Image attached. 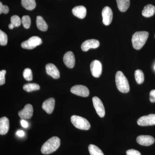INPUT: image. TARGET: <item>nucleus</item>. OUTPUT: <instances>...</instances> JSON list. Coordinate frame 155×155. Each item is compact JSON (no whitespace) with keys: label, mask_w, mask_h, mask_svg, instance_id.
Instances as JSON below:
<instances>
[{"label":"nucleus","mask_w":155,"mask_h":155,"mask_svg":"<svg viewBox=\"0 0 155 155\" xmlns=\"http://www.w3.org/2000/svg\"><path fill=\"white\" fill-rule=\"evenodd\" d=\"M36 22L37 26L40 30L44 31L47 30V24L41 16H38L37 17Z\"/></svg>","instance_id":"obj_21"},{"label":"nucleus","mask_w":155,"mask_h":155,"mask_svg":"<svg viewBox=\"0 0 155 155\" xmlns=\"http://www.w3.org/2000/svg\"><path fill=\"white\" fill-rule=\"evenodd\" d=\"M33 108L30 104H27L24 108L19 111L18 115L22 119H29L33 116Z\"/></svg>","instance_id":"obj_11"},{"label":"nucleus","mask_w":155,"mask_h":155,"mask_svg":"<svg viewBox=\"0 0 155 155\" xmlns=\"http://www.w3.org/2000/svg\"><path fill=\"white\" fill-rule=\"evenodd\" d=\"M116 2L118 9L122 12L127 11L130 6V0H116Z\"/></svg>","instance_id":"obj_20"},{"label":"nucleus","mask_w":155,"mask_h":155,"mask_svg":"<svg viewBox=\"0 0 155 155\" xmlns=\"http://www.w3.org/2000/svg\"><path fill=\"white\" fill-rule=\"evenodd\" d=\"M55 101L54 98L45 100L42 104V108L48 114H51L54 109Z\"/></svg>","instance_id":"obj_15"},{"label":"nucleus","mask_w":155,"mask_h":155,"mask_svg":"<svg viewBox=\"0 0 155 155\" xmlns=\"http://www.w3.org/2000/svg\"><path fill=\"white\" fill-rule=\"evenodd\" d=\"M46 71L48 75L54 79H58L60 77V72L57 67L54 64H48L45 67Z\"/></svg>","instance_id":"obj_16"},{"label":"nucleus","mask_w":155,"mask_h":155,"mask_svg":"<svg viewBox=\"0 0 155 155\" xmlns=\"http://www.w3.org/2000/svg\"><path fill=\"white\" fill-rule=\"evenodd\" d=\"M103 23L106 25H110L113 18V13L110 7L106 6L102 12Z\"/></svg>","instance_id":"obj_10"},{"label":"nucleus","mask_w":155,"mask_h":155,"mask_svg":"<svg viewBox=\"0 0 155 155\" xmlns=\"http://www.w3.org/2000/svg\"><path fill=\"white\" fill-rule=\"evenodd\" d=\"M100 42L96 39L87 40L84 42L81 45V48L83 51H87L90 49H95L98 48Z\"/></svg>","instance_id":"obj_12"},{"label":"nucleus","mask_w":155,"mask_h":155,"mask_svg":"<svg viewBox=\"0 0 155 155\" xmlns=\"http://www.w3.org/2000/svg\"><path fill=\"white\" fill-rule=\"evenodd\" d=\"M154 69H155V67H154Z\"/></svg>","instance_id":"obj_37"},{"label":"nucleus","mask_w":155,"mask_h":155,"mask_svg":"<svg viewBox=\"0 0 155 155\" xmlns=\"http://www.w3.org/2000/svg\"><path fill=\"white\" fill-rule=\"evenodd\" d=\"M23 76L25 80L28 81H32L33 79L32 71L29 68H26L24 69L23 72Z\"/></svg>","instance_id":"obj_26"},{"label":"nucleus","mask_w":155,"mask_h":155,"mask_svg":"<svg viewBox=\"0 0 155 155\" xmlns=\"http://www.w3.org/2000/svg\"><path fill=\"white\" fill-rule=\"evenodd\" d=\"M22 23L24 28H30L31 23V19L28 16H24L22 18Z\"/></svg>","instance_id":"obj_27"},{"label":"nucleus","mask_w":155,"mask_h":155,"mask_svg":"<svg viewBox=\"0 0 155 155\" xmlns=\"http://www.w3.org/2000/svg\"><path fill=\"white\" fill-rule=\"evenodd\" d=\"M126 154L127 155H141V154L138 151L134 149L128 150L126 152Z\"/></svg>","instance_id":"obj_32"},{"label":"nucleus","mask_w":155,"mask_h":155,"mask_svg":"<svg viewBox=\"0 0 155 155\" xmlns=\"http://www.w3.org/2000/svg\"><path fill=\"white\" fill-rule=\"evenodd\" d=\"M88 150L91 155H104L101 150L94 145H89Z\"/></svg>","instance_id":"obj_24"},{"label":"nucleus","mask_w":155,"mask_h":155,"mask_svg":"<svg viewBox=\"0 0 155 155\" xmlns=\"http://www.w3.org/2000/svg\"><path fill=\"white\" fill-rule=\"evenodd\" d=\"M137 123L142 126L155 125V114H150L148 116H142L137 120Z\"/></svg>","instance_id":"obj_6"},{"label":"nucleus","mask_w":155,"mask_h":155,"mask_svg":"<svg viewBox=\"0 0 155 155\" xmlns=\"http://www.w3.org/2000/svg\"><path fill=\"white\" fill-rule=\"evenodd\" d=\"M63 60L64 64L68 68L72 69L75 66V56L72 51H68L64 55Z\"/></svg>","instance_id":"obj_14"},{"label":"nucleus","mask_w":155,"mask_h":155,"mask_svg":"<svg viewBox=\"0 0 155 155\" xmlns=\"http://www.w3.org/2000/svg\"><path fill=\"white\" fill-rule=\"evenodd\" d=\"M91 71L94 77H100L102 72V66L101 62L97 60H94L91 62L90 65Z\"/></svg>","instance_id":"obj_9"},{"label":"nucleus","mask_w":155,"mask_h":155,"mask_svg":"<svg viewBox=\"0 0 155 155\" xmlns=\"http://www.w3.org/2000/svg\"><path fill=\"white\" fill-rule=\"evenodd\" d=\"M23 88L25 91L30 92L38 90L40 88V87L37 84L28 83L25 84L23 86Z\"/></svg>","instance_id":"obj_23"},{"label":"nucleus","mask_w":155,"mask_h":155,"mask_svg":"<svg viewBox=\"0 0 155 155\" xmlns=\"http://www.w3.org/2000/svg\"><path fill=\"white\" fill-rule=\"evenodd\" d=\"M16 134L19 137H22L25 135V132L22 130H18L16 132Z\"/></svg>","instance_id":"obj_35"},{"label":"nucleus","mask_w":155,"mask_h":155,"mask_svg":"<svg viewBox=\"0 0 155 155\" xmlns=\"http://www.w3.org/2000/svg\"><path fill=\"white\" fill-rule=\"evenodd\" d=\"M134 75L136 81L138 84H141L144 81V74L141 70L137 69L136 70Z\"/></svg>","instance_id":"obj_25"},{"label":"nucleus","mask_w":155,"mask_h":155,"mask_svg":"<svg viewBox=\"0 0 155 155\" xmlns=\"http://www.w3.org/2000/svg\"><path fill=\"white\" fill-rule=\"evenodd\" d=\"M155 13V6L152 5H148L145 6L142 12L143 16L145 17H152Z\"/></svg>","instance_id":"obj_19"},{"label":"nucleus","mask_w":155,"mask_h":155,"mask_svg":"<svg viewBox=\"0 0 155 155\" xmlns=\"http://www.w3.org/2000/svg\"><path fill=\"white\" fill-rule=\"evenodd\" d=\"M42 43L41 38L38 36H32L21 44L22 48L26 49H33Z\"/></svg>","instance_id":"obj_5"},{"label":"nucleus","mask_w":155,"mask_h":155,"mask_svg":"<svg viewBox=\"0 0 155 155\" xmlns=\"http://www.w3.org/2000/svg\"></svg>","instance_id":"obj_38"},{"label":"nucleus","mask_w":155,"mask_h":155,"mask_svg":"<svg viewBox=\"0 0 155 155\" xmlns=\"http://www.w3.org/2000/svg\"><path fill=\"white\" fill-rule=\"evenodd\" d=\"M70 91L73 94L82 97H87L89 95V91L86 86L82 85H76L72 87Z\"/></svg>","instance_id":"obj_8"},{"label":"nucleus","mask_w":155,"mask_h":155,"mask_svg":"<svg viewBox=\"0 0 155 155\" xmlns=\"http://www.w3.org/2000/svg\"><path fill=\"white\" fill-rule=\"evenodd\" d=\"M61 145V140L57 137H53L48 140L41 147V152L44 154H49L58 149Z\"/></svg>","instance_id":"obj_1"},{"label":"nucleus","mask_w":155,"mask_h":155,"mask_svg":"<svg viewBox=\"0 0 155 155\" xmlns=\"http://www.w3.org/2000/svg\"><path fill=\"white\" fill-rule=\"evenodd\" d=\"M11 23L14 25V27H18L21 25L22 20L17 15H14L11 17Z\"/></svg>","instance_id":"obj_29"},{"label":"nucleus","mask_w":155,"mask_h":155,"mask_svg":"<svg viewBox=\"0 0 155 155\" xmlns=\"http://www.w3.org/2000/svg\"><path fill=\"white\" fill-rule=\"evenodd\" d=\"M137 142L139 144L144 146L151 145L154 143L153 137L150 135H140L136 139Z\"/></svg>","instance_id":"obj_13"},{"label":"nucleus","mask_w":155,"mask_h":155,"mask_svg":"<svg viewBox=\"0 0 155 155\" xmlns=\"http://www.w3.org/2000/svg\"><path fill=\"white\" fill-rule=\"evenodd\" d=\"M21 4L22 7L29 11L33 10L35 8L36 6L35 0H22Z\"/></svg>","instance_id":"obj_22"},{"label":"nucleus","mask_w":155,"mask_h":155,"mask_svg":"<svg viewBox=\"0 0 155 155\" xmlns=\"http://www.w3.org/2000/svg\"><path fill=\"white\" fill-rule=\"evenodd\" d=\"M147 31H137L134 34L132 38L133 48L136 50H140L144 46L149 37Z\"/></svg>","instance_id":"obj_2"},{"label":"nucleus","mask_w":155,"mask_h":155,"mask_svg":"<svg viewBox=\"0 0 155 155\" xmlns=\"http://www.w3.org/2000/svg\"><path fill=\"white\" fill-rule=\"evenodd\" d=\"M9 11V8L8 6L4 5L2 3L0 2V14L4 13L5 14H7Z\"/></svg>","instance_id":"obj_31"},{"label":"nucleus","mask_w":155,"mask_h":155,"mask_svg":"<svg viewBox=\"0 0 155 155\" xmlns=\"http://www.w3.org/2000/svg\"><path fill=\"white\" fill-rule=\"evenodd\" d=\"M8 38L7 34L2 31L0 30V45L5 46L8 43Z\"/></svg>","instance_id":"obj_28"},{"label":"nucleus","mask_w":155,"mask_h":155,"mask_svg":"<svg viewBox=\"0 0 155 155\" xmlns=\"http://www.w3.org/2000/svg\"><path fill=\"white\" fill-rule=\"evenodd\" d=\"M116 83L118 90L123 93L128 92L130 90V86L127 79L123 72L118 71L116 74Z\"/></svg>","instance_id":"obj_3"},{"label":"nucleus","mask_w":155,"mask_h":155,"mask_svg":"<svg viewBox=\"0 0 155 155\" xmlns=\"http://www.w3.org/2000/svg\"><path fill=\"white\" fill-rule=\"evenodd\" d=\"M71 121L73 125L78 129L88 130L90 128L91 125L89 122L83 117L74 115L71 117Z\"/></svg>","instance_id":"obj_4"},{"label":"nucleus","mask_w":155,"mask_h":155,"mask_svg":"<svg viewBox=\"0 0 155 155\" xmlns=\"http://www.w3.org/2000/svg\"><path fill=\"white\" fill-rule=\"evenodd\" d=\"M72 13L75 17L82 19L86 17L87 10L84 6H78L73 8Z\"/></svg>","instance_id":"obj_17"},{"label":"nucleus","mask_w":155,"mask_h":155,"mask_svg":"<svg viewBox=\"0 0 155 155\" xmlns=\"http://www.w3.org/2000/svg\"><path fill=\"white\" fill-rule=\"evenodd\" d=\"M20 123H21V125L23 127H24V128H27V127H28V122H26V121H25V120H21V122H20Z\"/></svg>","instance_id":"obj_34"},{"label":"nucleus","mask_w":155,"mask_h":155,"mask_svg":"<svg viewBox=\"0 0 155 155\" xmlns=\"http://www.w3.org/2000/svg\"><path fill=\"white\" fill-rule=\"evenodd\" d=\"M10 127L9 120L7 117H2L0 119V134L5 135L8 133Z\"/></svg>","instance_id":"obj_18"},{"label":"nucleus","mask_w":155,"mask_h":155,"mask_svg":"<svg viewBox=\"0 0 155 155\" xmlns=\"http://www.w3.org/2000/svg\"><path fill=\"white\" fill-rule=\"evenodd\" d=\"M92 101L97 114L100 117H104L105 115V110L101 101L98 97H94L92 98Z\"/></svg>","instance_id":"obj_7"},{"label":"nucleus","mask_w":155,"mask_h":155,"mask_svg":"<svg viewBox=\"0 0 155 155\" xmlns=\"http://www.w3.org/2000/svg\"><path fill=\"white\" fill-rule=\"evenodd\" d=\"M5 70H2L0 71V85H2L5 83Z\"/></svg>","instance_id":"obj_30"},{"label":"nucleus","mask_w":155,"mask_h":155,"mask_svg":"<svg viewBox=\"0 0 155 155\" xmlns=\"http://www.w3.org/2000/svg\"><path fill=\"white\" fill-rule=\"evenodd\" d=\"M150 100L152 103L155 102V90H153L150 92Z\"/></svg>","instance_id":"obj_33"},{"label":"nucleus","mask_w":155,"mask_h":155,"mask_svg":"<svg viewBox=\"0 0 155 155\" xmlns=\"http://www.w3.org/2000/svg\"><path fill=\"white\" fill-rule=\"evenodd\" d=\"M9 28H10V29H13V28H14V25H13V24H12V23H10V24H9L8 25Z\"/></svg>","instance_id":"obj_36"}]
</instances>
